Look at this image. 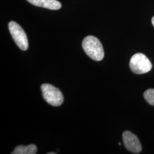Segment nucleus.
I'll use <instances>...</instances> for the list:
<instances>
[{
  "instance_id": "obj_9",
  "label": "nucleus",
  "mask_w": 154,
  "mask_h": 154,
  "mask_svg": "<svg viewBox=\"0 0 154 154\" xmlns=\"http://www.w3.org/2000/svg\"><path fill=\"white\" fill-rule=\"evenodd\" d=\"M152 25L154 26V16L152 18Z\"/></svg>"
},
{
  "instance_id": "obj_4",
  "label": "nucleus",
  "mask_w": 154,
  "mask_h": 154,
  "mask_svg": "<svg viewBox=\"0 0 154 154\" xmlns=\"http://www.w3.org/2000/svg\"><path fill=\"white\" fill-rule=\"evenodd\" d=\"M8 28L14 41L18 47L23 51L28 49V40L26 34L22 28L16 22L11 21Z\"/></svg>"
},
{
  "instance_id": "obj_7",
  "label": "nucleus",
  "mask_w": 154,
  "mask_h": 154,
  "mask_svg": "<svg viewBox=\"0 0 154 154\" xmlns=\"http://www.w3.org/2000/svg\"><path fill=\"white\" fill-rule=\"evenodd\" d=\"M37 152V147L35 144H30L26 146H17L11 154H35Z\"/></svg>"
},
{
  "instance_id": "obj_1",
  "label": "nucleus",
  "mask_w": 154,
  "mask_h": 154,
  "mask_svg": "<svg viewBox=\"0 0 154 154\" xmlns=\"http://www.w3.org/2000/svg\"><path fill=\"white\" fill-rule=\"evenodd\" d=\"M82 48L86 54L95 61H100L104 58L103 46L99 39L93 35H89L83 40Z\"/></svg>"
},
{
  "instance_id": "obj_11",
  "label": "nucleus",
  "mask_w": 154,
  "mask_h": 154,
  "mask_svg": "<svg viewBox=\"0 0 154 154\" xmlns=\"http://www.w3.org/2000/svg\"><path fill=\"white\" fill-rule=\"evenodd\" d=\"M118 144H119V146H121V143H120V142H119V143H118Z\"/></svg>"
},
{
  "instance_id": "obj_6",
  "label": "nucleus",
  "mask_w": 154,
  "mask_h": 154,
  "mask_svg": "<svg viewBox=\"0 0 154 154\" xmlns=\"http://www.w3.org/2000/svg\"><path fill=\"white\" fill-rule=\"evenodd\" d=\"M33 5L50 10H58L62 7L61 2L57 0H26Z\"/></svg>"
},
{
  "instance_id": "obj_3",
  "label": "nucleus",
  "mask_w": 154,
  "mask_h": 154,
  "mask_svg": "<svg viewBox=\"0 0 154 154\" xmlns=\"http://www.w3.org/2000/svg\"><path fill=\"white\" fill-rule=\"evenodd\" d=\"M42 97L45 100L53 106H60L63 102V97L61 91L54 86L48 83L41 85Z\"/></svg>"
},
{
  "instance_id": "obj_2",
  "label": "nucleus",
  "mask_w": 154,
  "mask_h": 154,
  "mask_svg": "<svg viewBox=\"0 0 154 154\" xmlns=\"http://www.w3.org/2000/svg\"><path fill=\"white\" fill-rule=\"evenodd\" d=\"M152 65L149 58L142 53H138L132 56L130 61V68L135 74H143L149 72Z\"/></svg>"
},
{
  "instance_id": "obj_5",
  "label": "nucleus",
  "mask_w": 154,
  "mask_h": 154,
  "mask_svg": "<svg viewBox=\"0 0 154 154\" xmlns=\"http://www.w3.org/2000/svg\"><path fill=\"white\" fill-rule=\"evenodd\" d=\"M123 141L127 150L134 154H139L141 152L142 147L138 137L132 132L126 131L122 135Z\"/></svg>"
},
{
  "instance_id": "obj_10",
  "label": "nucleus",
  "mask_w": 154,
  "mask_h": 154,
  "mask_svg": "<svg viewBox=\"0 0 154 154\" xmlns=\"http://www.w3.org/2000/svg\"><path fill=\"white\" fill-rule=\"evenodd\" d=\"M56 153L55 152H48V153H47V154H55Z\"/></svg>"
},
{
  "instance_id": "obj_8",
  "label": "nucleus",
  "mask_w": 154,
  "mask_h": 154,
  "mask_svg": "<svg viewBox=\"0 0 154 154\" xmlns=\"http://www.w3.org/2000/svg\"><path fill=\"white\" fill-rule=\"evenodd\" d=\"M144 98L149 105L154 106V89L149 88L143 94Z\"/></svg>"
}]
</instances>
